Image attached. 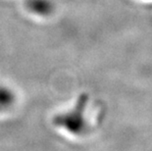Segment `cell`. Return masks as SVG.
I'll return each instance as SVG.
<instances>
[{"label":"cell","mask_w":152,"mask_h":151,"mask_svg":"<svg viewBox=\"0 0 152 151\" xmlns=\"http://www.w3.org/2000/svg\"><path fill=\"white\" fill-rule=\"evenodd\" d=\"M14 96L13 93L7 88H0V110H4L11 106Z\"/></svg>","instance_id":"7a4b0ae2"},{"label":"cell","mask_w":152,"mask_h":151,"mask_svg":"<svg viewBox=\"0 0 152 151\" xmlns=\"http://www.w3.org/2000/svg\"><path fill=\"white\" fill-rule=\"evenodd\" d=\"M28 8L37 16H47L53 10L52 3L49 0H28Z\"/></svg>","instance_id":"6da1fadb"}]
</instances>
